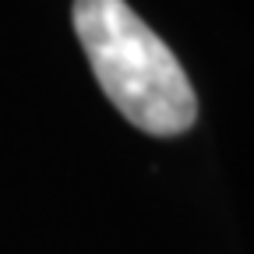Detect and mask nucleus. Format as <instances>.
I'll use <instances>...</instances> for the list:
<instances>
[{"label": "nucleus", "mask_w": 254, "mask_h": 254, "mask_svg": "<svg viewBox=\"0 0 254 254\" xmlns=\"http://www.w3.org/2000/svg\"><path fill=\"white\" fill-rule=\"evenodd\" d=\"M81 50L110 103L145 134H184L198 99L180 60L124 0H74Z\"/></svg>", "instance_id": "f257e3e1"}]
</instances>
